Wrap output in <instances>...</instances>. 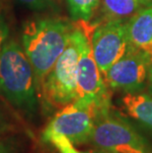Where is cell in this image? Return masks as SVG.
Returning a JSON list of instances; mask_svg holds the SVG:
<instances>
[{"mask_svg":"<svg viewBox=\"0 0 152 153\" xmlns=\"http://www.w3.org/2000/svg\"><path fill=\"white\" fill-rule=\"evenodd\" d=\"M74 30L59 18H39L27 22L22 32L24 51L33 66L38 92L54 63L68 45Z\"/></svg>","mask_w":152,"mask_h":153,"instance_id":"1","label":"cell"},{"mask_svg":"<svg viewBox=\"0 0 152 153\" xmlns=\"http://www.w3.org/2000/svg\"><path fill=\"white\" fill-rule=\"evenodd\" d=\"M38 89L33 66L24 48L8 42L0 53V95L28 115H34L38 105Z\"/></svg>","mask_w":152,"mask_h":153,"instance_id":"2","label":"cell"},{"mask_svg":"<svg viewBox=\"0 0 152 153\" xmlns=\"http://www.w3.org/2000/svg\"><path fill=\"white\" fill-rule=\"evenodd\" d=\"M87 38L81 29L74 28L68 45L44 79L40 93L50 105L63 108L77 99V66Z\"/></svg>","mask_w":152,"mask_h":153,"instance_id":"3","label":"cell"},{"mask_svg":"<svg viewBox=\"0 0 152 153\" xmlns=\"http://www.w3.org/2000/svg\"><path fill=\"white\" fill-rule=\"evenodd\" d=\"M90 143L108 153H152L149 140L112 108L97 113Z\"/></svg>","mask_w":152,"mask_h":153,"instance_id":"4","label":"cell"},{"mask_svg":"<svg viewBox=\"0 0 152 153\" xmlns=\"http://www.w3.org/2000/svg\"><path fill=\"white\" fill-rule=\"evenodd\" d=\"M74 102L96 111L112 108L109 87L93 57L91 42H84L77 66V99Z\"/></svg>","mask_w":152,"mask_h":153,"instance_id":"5","label":"cell"},{"mask_svg":"<svg viewBox=\"0 0 152 153\" xmlns=\"http://www.w3.org/2000/svg\"><path fill=\"white\" fill-rule=\"evenodd\" d=\"M152 56L128 45L122 57L108 69L105 74L106 83L115 91L140 92L147 84L148 69Z\"/></svg>","mask_w":152,"mask_h":153,"instance_id":"6","label":"cell"},{"mask_svg":"<svg viewBox=\"0 0 152 153\" xmlns=\"http://www.w3.org/2000/svg\"><path fill=\"white\" fill-rule=\"evenodd\" d=\"M93 57L103 75L128 50L127 21L109 20L98 26L92 35Z\"/></svg>","mask_w":152,"mask_h":153,"instance_id":"7","label":"cell"},{"mask_svg":"<svg viewBox=\"0 0 152 153\" xmlns=\"http://www.w3.org/2000/svg\"><path fill=\"white\" fill-rule=\"evenodd\" d=\"M97 112L73 102L56 114L44 131L66 136L74 145L90 143Z\"/></svg>","mask_w":152,"mask_h":153,"instance_id":"8","label":"cell"},{"mask_svg":"<svg viewBox=\"0 0 152 153\" xmlns=\"http://www.w3.org/2000/svg\"><path fill=\"white\" fill-rule=\"evenodd\" d=\"M128 45L152 56V4L140 9L127 21Z\"/></svg>","mask_w":152,"mask_h":153,"instance_id":"9","label":"cell"},{"mask_svg":"<svg viewBox=\"0 0 152 153\" xmlns=\"http://www.w3.org/2000/svg\"><path fill=\"white\" fill-rule=\"evenodd\" d=\"M122 110L130 118L152 131V95L150 93L128 92L121 99Z\"/></svg>","mask_w":152,"mask_h":153,"instance_id":"10","label":"cell"},{"mask_svg":"<svg viewBox=\"0 0 152 153\" xmlns=\"http://www.w3.org/2000/svg\"><path fill=\"white\" fill-rule=\"evenodd\" d=\"M101 3L105 21H128L146 6L142 0H101Z\"/></svg>","mask_w":152,"mask_h":153,"instance_id":"11","label":"cell"},{"mask_svg":"<svg viewBox=\"0 0 152 153\" xmlns=\"http://www.w3.org/2000/svg\"><path fill=\"white\" fill-rule=\"evenodd\" d=\"M101 0H67L69 13L76 21H89Z\"/></svg>","mask_w":152,"mask_h":153,"instance_id":"12","label":"cell"},{"mask_svg":"<svg viewBox=\"0 0 152 153\" xmlns=\"http://www.w3.org/2000/svg\"><path fill=\"white\" fill-rule=\"evenodd\" d=\"M43 138L44 141L51 143L59 153H82L77 150L75 145L66 136L53 132L44 131Z\"/></svg>","mask_w":152,"mask_h":153,"instance_id":"13","label":"cell"},{"mask_svg":"<svg viewBox=\"0 0 152 153\" xmlns=\"http://www.w3.org/2000/svg\"><path fill=\"white\" fill-rule=\"evenodd\" d=\"M32 10H44L53 4V0H17Z\"/></svg>","mask_w":152,"mask_h":153,"instance_id":"14","label":"cell"},{"mask_svg":"<svg viewBox=\"0 0 152 153\" xmlns=\"http://www.w3.org/2000/svg\"><path fill=\"white\" fill-rule=\"evenodd\" d=\"M8 33H9V31H8L7 24H6L4 18L2 17V15L0 14V53H1V50L5 44L6 39H7Z\"/></svg>","mask_w":152,"mask_h":153,"instance_id":"15","label":"cell"},{"mask_svg":"<svg viewBox=\"0 0 152 153\" xmlns=\"http://www.w3.org/2000/svg\"><path fill=\"white\" fill-rule=\"evenodd\" d=\"M6 131H7V123H6L3 117L1 116V114H0V134Z\"/></svg>","mask_w":152,"mask_h":153,"instance_id":"16","label":"cell"},{"mask_svg":"<svg viewBox=\"0 0 152 153\" xmlns=\"http://www.w3.org/2000/svg\"><path fill=\"white\" fill-rule=\"evenodd\" d=\"M147 86H148V88H152V62L150 63L149 69H148V76H147Z\"/></svg>","mask_w":152,"mask_h":153,"instance_id":"17","label":"cell"},{"mask_svg":"<svg viewBox=\"0 0 152 153\" xmlns=\"http://www.w3.org/2000/svg\"><path fill=\"white\" fill-rule=\"evenodd\" d=\"M0 153H10V151H9V149L7 147L0 144Z\"/></svg>","mask_w":152,"mask_h":153,"instance_id":"18","label":"cell"},{"mask_svg":"<svg viewBox=\"0 0 152 153\" xmlns=\"http://www.w3.org/2000/svg\"><path fill=\"white\" fill-rule=\"evenodd\" d=\"M143 1V3L146 6H148V5H151L152 4V0H142Z\"/></svg>","mask_w":152,"mask_h":153,"instance_id":"19","label":"cell"},{"mask_svg":"<svg viewBox=\"0 0 152 153\" xmlns=\"http://www.w3.org/2000/svg\"><path fill=\"white\" fill-rule=\"evenodd\" d=\"M84 153H108V152H102V151H96V152H84Z\"/></svg>","mask_w":152,"mask_h":153,"instance_id":"20","label":"cell"},{"mask_svg":"<svg viewBox=\"0 0 152 153\" xmlns=\"http://www.w3.org/2000/svg\"><path fill=\"white\" fill-rule=\"evenodd\" d=\"M148 93H150L152 95V88H148Z\"/></svg>","mask_w":152,"mask_h":153,"instance_id":"21","label":"cell"}]
</instances>
